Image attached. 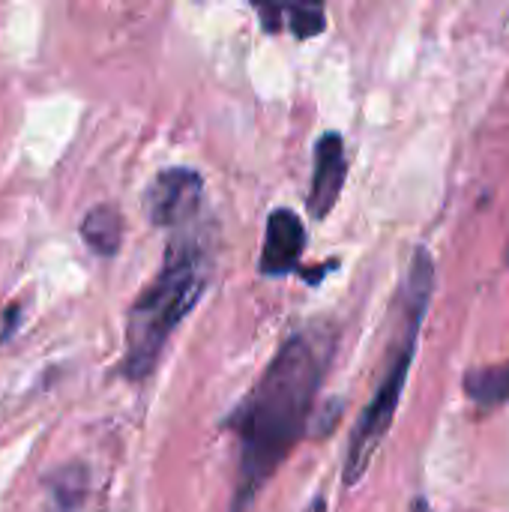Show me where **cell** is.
<instances>
[{
	"label": "cell",
	"mask_w": 509,
	"mask_h": 512,
	"mask_svg": "<svg viewBox=\"0 0 509 512\" xmlns=\"http://www.w3.org/2000/svg\"><path fill=\"white\" fill-rule=\"evenodd\" d=\"M333 336L318 327L291 333L222 429L237 444L231 512H249L264 486L306 438L318 390L330 369Z\"/></svg>",
	"instance_id": "6da1fadb"
},
{
	"label": "cell",
	"mask_w": 509,
	"mask_h": 512,
	"mask_svg": "<svg viewBox=\"0 0 509 512\" xmlns=\"http://www.w3.org/2000/svg\"><path fill=\"white\" fill-rule=\"evenodd\" d=\"M213 279V246L198 225L171 231L156 276L144 285L126 315L123 375L144 381L159 366L168 339L201 303Z\"/></svg>",
	"instance_id": "7a4b0ae2"
},
{
	"label": "cell",
	"mask_w": 509,
	"mask_h": 512,
	"mask_svg": "<svg viewBox=\"0 0 509 512\" xmlns=\"http://www.w3.org/2000/svg\"><path fill=\"white\" fill-rule=\"evenodd\" d=\"M432 288H435L432 255L426 249H417L408 279L402 285V330L393 339L387 372H384L372 402L360 414V420L351 432V441H348V456H345V468H342L345 486H357L366 477L375 453L381 450L384 438L390 435V426L396 420V411H399V402H402V393L408 384V372H411V363L417 354L420 327H423V318H426V309L432 300Z\"/></svg>",
	"instance_id": "3957f363"
},
{
	"label": "cell",
	"mask_w": 509,
	"mask_h": 512,
	"mask_svg": "<svg viewBox=\"0 0 509 512\" xmlns=\"http://www.w3.org/2000/svg\"><path fill=\"white\" fill-rule=\"evenodd\" d=\"M141 207H144L150 225H156L168 234L198 225L201 210H204V177L186 165L162 168L147 183Z\"/></svg>",
	"instance_id": "277c9868"
},
{
	"label": "cell",
	"mask_w": 509,
	"mask_h": 512,
	"mask_svg": "<svg viewBox=\"0 0 509 512\" xmlns=\"http://www.w3.org/2000/svg\"><path fill=\"white\" fill-rule=\"evenodd\" d=\"M303 252H306V225H303V219L288 207H276L267 216L264 246H261V258H258L261 276H270V279L291 276L294 270H300Z\"/></svg>",
	"instance_id": "5b68a950"
},
{
	"label": "cell",
	"mask_w": 509,
	"mask_h": 512,
	"mask_svg": "<svg viewBox=\"0 0 509 512\" xmlns=\"http://www.w3.org/2000/svg\"><path fill=\"white\" fill-rule=\"evenodd\" d=\"M348 180V156H345V141L339 132H324L315 141V171H312V186L306 198V210L312 219L324 222Z\"/></svg>",
	"instance_id": "8992f818"
},
{
	"label": "cell",
	"mask_w": 509,
	"mask_h": 512,
	"mask_svg": "<svg viewBox=\"0 0 509 512\" xmlns=\"http://www.w3.org/2000/svg\"><path fill=\"white\" fill-rule=\"evenodd\" d=\"M261 27L267 33H279L282 27H288L297 39H312L321 36L327 30V9L321 3H291V6H255Z\"/></svg>",
	"instance_id": "52a82bcc"
},
{
	"label": "cell",
	"mask_w": 509,
	"mask_h": 512,
	"mask_svg": "<svg viewBox=\"0 0 509 512\" xmlns=\"http://www.w3.org/2000/svg\"><path fill=\"white\" fill-rule=\"evenodd\" d=\"M123 216L114 204H96L81 219V237L87 249L99 258H114L123 246Z\"/></svg>",
	"instance_id": "ba28073f"
},
{
	"label": "cell",
	"mask_w": 509,
	"mask_h": 512,
	"mask_svg": "<svg viewBox=\"0 0 509 512\" xmlns=\"http://www.w3.org/2000/svg\"><path fill=\"white\" fill-rule=\"evenodd\" d=\"M507 375H509V372H507Z\"/></svg>",
	"instance_id": "9c48e42d"
}]
</instances>
